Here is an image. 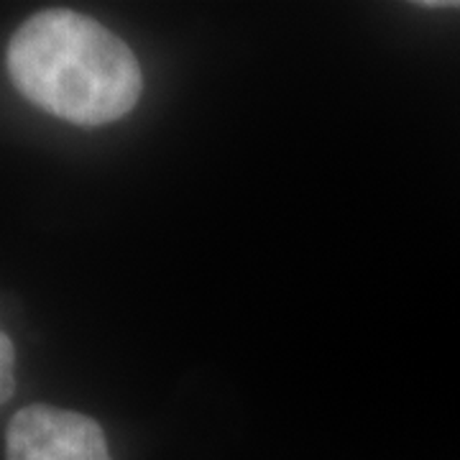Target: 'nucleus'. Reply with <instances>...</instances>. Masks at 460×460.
Masks as SVG:
<instances>
[{
    "instance_id": "nucleus-3",
    "label": "nucleus",
    "mask_w": 460,
    "mask_h": 460,
    "mask_svg": "<svg viewBox=\"0 0 460 460\" xmlns=\"http://www.w3.org/2000/svg\"><path fill=\"white\" fill-rule=\"evenodd\" d=\"M16 392V350L8 335L0 330V404Z\"/></svg>"
},
{
    "instance_id": "nucleus-2",
    "label": "nucleus",
    "mask_w": 460,
    "mask_h": 460,
    "mask_svg": "<svg viewBox=\"0 0 460 460\" xmlns=\"http://www.w3.org/2000/svg\"><path fill=\"white\" fill-rule=\"evenodd\" d=\"M5 460H113L105 432L80 411L51 404L18 410L5 432Z\"/></svg>"
},
{
    "instance_id": "nucleus-1",
    "label": "nucleus",
    "mask_w": 460,
    "mask_h": 460,
    "mask_svg": "<svg viewBox=\"0 0 460 460\" xmlns=\"http://www.w3.org/2000/svg\"><path fill=\"white\" fill-rule=\"evenodd\" d=\"M5 65L23 98L77 126L126 118L144 90L128 44L95 18L66 8L23 21L8 44Z\"/></svg>"
}]
</instances>
